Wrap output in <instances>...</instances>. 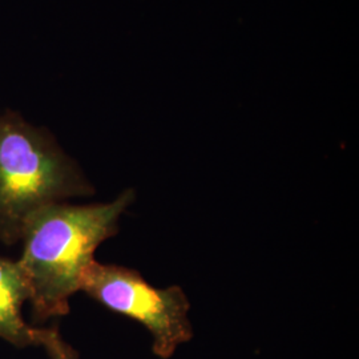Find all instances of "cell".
Returning <instances> with one entry per match:
<instances>
[{
    "label": "cell",
    "instance_id": "6da1fadb",
    "mask_svg": "<svg viewBox=\"0 0 359 359\" xmlns=\"http://www.w3.org/2000/svg\"><path fill=\"white\" fill-rule=\"evenodd\" d=\"M135 200L124 191L112 203L71 205L53 203L31 215L22 231L18 261L26 277L35 321L63 317L80 290L96 249L118 231V219Z\"/></svg>",
    "mask_w": 359,
    "mask_h": 359
},
{
    "label": "cell",
    "instance_id": "3957f363",
    "mask_svg": "<svg viewBox=\"0 0 359 359\" xmlns=\"http://www.w3.org/2000/svg\"><path fill=\"white\" fill-rule=\"evenodd\" d=\"M80 290L104 308L142 325L158 358L173 357L193 338L191 302L180 286L158 289L136 270L95 259L83 276Z\"/></svg>",
    "mask_w": 359,
    "mask_h": 359
},
{
    "label": "cell",
    "instance_id": "5b68a950",
    "mask_svg": "<svg viewBox=\"0 0 359 359\" xmlns=\"http://www.w3.org/2000/svg\"><path fill=\"white\" fill-rule=\"evenodd\" d=\"M36 344L46 348L50 359H80L76 350L63 339L57 326L36 327Z\"/></svg>",
    "mask_w": 359,
    "mask_h": 359
},
{
    "label": "cell",
    "instance_id": "277c9868",
    "mask_svg": "<svg viewBox=\"0 0 359 359\" xmlns=\"http://www.w3.org/2000/svg\"><path fill=\"white\" fill-rule=\"evenodd\" d=\"M28 299V283L18 261L0 257V338L13 346H38L36 327L27 325L22 317Z\"/></svg>",
    "mask_w": 359,
    "mask_h": 359
},
{
    "label": "cell",
    "instance_id": "7a4b0ae2",
    "mask_svg": "<svg viewBox=\"0 0 359 359\" xmlns=\"http://www.w3.org/2000/svg\"><path fill=\"white\" fill-rule=\"evenodd\" d=\"M93 188L43 128L11 111L0 116V241L15 245L43 206L90 196Z\"/></svg>",
    "mask_w": 359,
    "mask_h": 359
}]
</instances>
